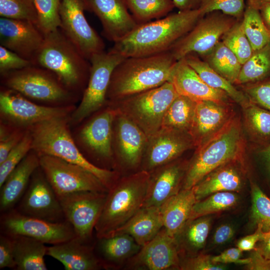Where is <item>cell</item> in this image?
Returning <instances> with one entry per match:
<instances>
[{
    "label": "cell",
    "instance_id": "1",
    "mask_svg": "<svg viewBox=\"0 0 270 270\" xmlns=\"http://www.w3.org/2000/svg\"><path fill=\"white\" fill-rule=\"evenodd\" d=\"M199 9L179 11L140 24L114 43L110 52L124 58L144 56L170 50L203 17Z\"/></svg>",
    "mask_w": 270,
    "mask_h": 270
},
{
    "label": "cell",
    "instance_id": "2",
    "mask_svg": "<svg viewBox=\"0 0 270 270\" xmlns=\"http://www.w3.org/2000/svg\"><path fill=\"white\" fill-rule=\"evenodd\" d=\"M171 52L125 58L114 69L107 102L158 87L169 82L176 62Z\"/></svg>",
    "mask_w": 270,
    "mask_h": 270
},
{
    "label": "cell",
    "instance_id": "3",
    "mask_svg": "<svg viewBox=\"0 0 270 270\" xmlns=\"http://www.w3.org/2000/svg\"><path fill=\"white\" fill-rule=\"evenodd\" d=\"M32 62L52 72L72 92L82 95L89 78L90 62L60 28L44 35Z\"/></svg>",
    "mask_w": 270,
    "mask_h": 270
},
{
    "label": "cell",
    "instance_id": "4",
    "mask_svg": "<svg viewBox=\"0 0 270 270\" xmlns=\"http://www.w3.org/2000/svg\"><path fill=\"white\" fill-rule=\"evenodd\" d=\"M69 116L46 120L30 128L32 150L38 155L56 156L84 168L109 190L119 178L118 172L97 166L84 156L70 133Z\"/></svg>",
    "mask_w": 270,
    "mask_h": 270
},
{
    "label": "cell",
    "instance_id": "5",
    "mask_svg": "<svg viewBox=\"0 0 270 270\" xmlns=\"http://www.w3.org/2000/svg\"><path fill=\"white\" fill-rule=\"evenodd\" d=\"M244 142L242 126L235 116L219 132L196 148L188 160L182 189H190L205 176L230 161L243 160Z\"/></svg>",
    "mask_w": 270,
    "mask_h": 270
},
{
    "label": "cell",
    "instance_id": "6",
    "mask_svg": "<svg viewBox=\"0 0 270 270\" xmlns=\"http://www.w3.org/2000/svg\"><path fill=\"white\" fill-rule=\"evenodd\" d=\"M149 177L150 172L140 170L119 178L108 190L95 226L96 238L110 236L143 206Z\"/></svg>",
    "mask_w": 270,
    "mask_h": 270
},
{
    "label": "cell",
    "instance_id": "7",
    "mask_svg": "<svg viewBox=\"0 0 270 270\" xmlns=\"http://www.w3.org/2000/svg\"><path fill=\"white\" fill-rule=\"evenodd\" d=\"M0 76L2 86L41 104L74 105L78 98L79 96L68 90L54 73L37 66L32 64Z\"/></svg>",
    "mask_w": 270,
    "mask_h": 270
},
{
    "label": "cell",
    "instance_id": "8",
    "mask_svg": "<svg viewBox=\"0 0 270 270\" xmlns=\"http://www.w3.org/2000/svg\"><path fill=\"white\" fill-rule=\"evenodd\" d=\"M178 94L172 84L167 82L107 104L134 122L148 138L160 128L166 112Z\"/></svg>",
    "mask_w": 270,
    "mask_h": 270
},
{
    "label": "cell",
    "instance_id": "9",
    "mask_svg": "<svg viewBox=\"0 0 270 270\" xmlns=\"http://www.w3.org/2000/svg\"><path fill=\"white\" fill-rule=\"evenodd\" d=\"M124 58L109 50L96 54L90 58L88 84L80 104L68 118L70 126L79 124L106 106V94L112 72Z\"/></svg>",
    "mask_w": 270,
    "mask_h": 270
},
{
    "label": "cell",
    "instance_id": "10",
    "mask_svg": "<svg viewBox=\"0 0 270 270\" xmlns=\"http://www.w3.org/2000/svg\"><path fill=\"white\" fill-rule=\"evenodd\" d=\"M107 106L94 113L78 128L73 138L84 156L106 166H114L112 150L113 122L116 110Z\"/></svg>",
    "mask_w": 270,
    "mask_h": 270
},
{
    "label": "cell",
    "instance_id": "11",
    "mask_svg": "<svg viewBox=\"0 0 270 270\" xmlns=\"http://www.w3.org/2000/svg\"><path fill=\"white\" fill-rule=\"evenodd\" d=\"M75 108L74 105L52 106L38 104L13 90L0 86V122L14 128L28 130L46 120L69 116Z\"/></svg>",
    "mask_w": 270,
    "mask_h": 270
},
{
    "label": "cell",
    "instance_id": "12",
    "mask_svg": "<svg viewBox=\"0 0 270 270\" xmlns=\"http://www.w3.org/2000/svg\"><path fill=\"white\" fill-rule=\"evenodd\" d=\"M38 156L40 168L58 198L81 191L108 192L101 180L84 168L56 156Z\"/></svg>",
    "mask_w": 270,
    "mask_h": 270
},
{
    "label": "cell",
    "instance_id": "13",
    "mask_svg": "<svg viewBox=\"0 0 270 270\" xmlns=\"http://www.w3.org/2000/svg\"><path fill=\"white\" fill-rule=\"evenodd\" d=\"M238 20L220 11L208 13L200 18L170 51L176 60L190 54L199 56H204L216 46Z\"/></svg>",
    "mask_w": 270,
    "mask_h": 270
},
{
    "label": "cell",
    "instance_id": "14",
    "mask_svg": "<svg viewBox=\"0 0 270 270\" xmlns=\"http://www.w3.org/2000/svg\"><path fill=\"white\" fill-rule=\"evenodd\" d=\"M0 233L12 236H27L51 245L76 237L68 221L50 222L20 214L14 209L0 214Z\"/></svg>",
    "mask_w": 270,
    "mask_h": 270
},
{
    "label": "cell",
    "instance_id": "15",
    "mask_svg": "<svg viewBox=\"0 0 270 270\" xmlns=\"http://www.w3.org/2000/svg\"><path fill=\"white\" fill-rule=\"evenodd\" d=\"M108 192L81 191L58 198L65 218L77 238L92 243L93 232Z\"/></svg>",
    "mask_w": 270,
    "mask_h": 270
},
{
    "label": "cell",
    "instance_id": "16",
    "mask_svg": "<svg viewBox=\"0 0 270 270\" xmlns=\"http://www.w3.org/2000/svg\"><path fill=\"white\" fill-rule=\"evenodd\" d=\"M14 209L20 214L50 222L66 221L57 195L40 166Z\"/></svg>",
    "mask_w": 270,
    "mask_h": 270
},
{
    "label": "cell",
    "instance_id": "17",
    "mask_svg": "<svg viewBox=\"0 0 270 270\" xmlns=\"http://www.w3.org/2000/svg\"><path fill=\"white\" fill-rule=\"evenodd\" d=\"M82 0H62L60 10V29L88 60L104 52L103 40L88 24L84 16Z\"/></svg>",
    "mask_w": 270,
    "mask_h": 270
},
{
    "label": "cell",
    "instance_id": "18",
    "mask_svg": "<svg viewBox=\"0 0 270 270\" xmlns=\"http://www.w3.org/2000/svg\"><path fill=\"white\" fill-rule=\"evenodd\" d=\"M148 140L138 126L116 110L112 134L115 166L130 170L140 169Z\"/></svg>",
    "mask_w": 270,
    "mask_h": 270
},
{
    "label": "cell",
    "instance_id": "19",
    "mask_svg": "<svg viewBox=\"0 0 270 270\" xmlns=\"http://www.w3.org/2000/svg\"><path fill=\"white\" fill-rule=\"evenodd\" d=\"M196 148L187 131L161 127L148 138L140 170L148 172L173 161L188 150Z\"/></svg>",
    "mask_w": 270,
    "mask_h": 270
},
{
    "label": "cell",
    "instance_id": "20",
    "mask_svg": "<svg viewBox=\"0 0 270 270\" xmlns=\"http://www.w3.org/2000/svg\"><path fill=\"white\" fill-rule=\"evenodd\" d=\"M180 259L174 238L163 227L150 242L130 258L126 268L138 270L180 268Z\"/></svg>",
    "mask_w": 270,
    "mask_h": 270
},
{
    "label": "cell",
    "instance_id": "21",
    "mask_svg": "<svg viewBox=\"0 0 270 270\" xmlns=\"http://www.w3.org/2000/svg\"><path fill=\"white\" fill-rule=\"evenodd\" d=\"M188 163L179 158L150 172L142 207H160L182 190Z\"/></svg>",
    "mask_w": 270,
    "mask_h": 270
},
{
    "label": "cell",
    "instance_id": "22",
    "mask_svg": "<svg viewBox=\"0 0 270 270\" xmlns=\"http://www.w3.org/2000/svg\"><path fill=\"white\" fill-rule=\"evenodd\" d=\"M44 38V34L32 22L0 18V46L26 60L32 62Z\"/></svg>",
    "mask_w": 270,
    "mask_h": 270
},
{
    "label": "cell",
    "instance_id": "23",
    "mask_svg": "<svg viewBox=\"0 0 270 270\" xmlns=\"http://www.w3.org/2000/svg\"><path fill=\"white\" fill-rule=\"evenodd\" d=\"M86 10L93 12L98 18L104 35L114 43L138 25L129 12L124 0H86Z\"/></svg>",
    "mask_w": 270,
    "mask_h": 270
},
{
    "label": "cell",
    "instance_id": "24",
    "mask_svg": "<svg viewBox=\"0 0 270 270\" xmlns=\"http://www.w3.org/2000/svg\"><path fill=\"white\" fill-rule=\"evenodd\" d=\"M234 116L230 104L196 102L189 130L196 148L219 132Z\"/></svg>",
    "mask_w": 270,
    "mask_h": 270
},
{
    "label": "cell",
    "instance_id": "25",
    "mask_svg": "<svg viewBox=\"0 0 270 270\" xmlns=\"http://www.w3.org/2000/svg\"><path fill=\"white\" fill-rule=\"evenodd\" d=\"M169 82L172 84L178 94L186 96L195 102L210 100L230 104V102L232 101L224 92L206 84L184 58L176 62Z\"/></svg>",
    "mask_w": 270,
    "mask_h": 270
},
{
    "label": "cell",
    "instance_id": "26",
    "mask_svg": "<svg viewBox=\"0 0 270 270\" xmlns=\"http://www.w3.org/2000/svg\"><path fill=\"white\" fill-rule=\"evenodd\" d=\"M46 255L60 262L66 270H98L103 268L97 256L94 244L75 237L47 247Z\"/></svg>",
    "mask_w": 270,
    "mask_h": 270
},
{
    "label": "cell",
    "instance_id": "27",
    "mask_svg": "<svg viewBox=\"0 0 270 270\" xmlns=\"http://www.w3.org/2000/svg\"><path fill=\"white\" fill-rule=\"evenodd\" d=\"M243 160L226 162L205 176L192 188L197 201L220 192H238L244 184Z\"/></svg>",
    "mask_w": 270,
    "mask_h": 270
},
{
    "label": "cell",
    "instance_id": "28",
    "mask_svg": "<svg viewBox=\"0 0 270 270\" xmlns=\"http://www.w3.org/2000/svg\"><path fill=\"white\" fill-rule=\"evenodd\" d=\"M40 166L38 154L32 150L9 174L0 187V212L14 208L26 192L31 177Z\"/></svg>",
    "mask_w": 270,
    "mask_h": 270
},
{
    "label": "cell",
    "instance_id": "29",
    "mask_svg": "<svg viewBox=\"0 0 270 270\" xmlns=\"http://www.w3.org/2000/svg\"><path fill=\"white\" fill-rule=\"evenodd\" d=\"M163 226L160 206L142 207L124 225L109 236L128 234L142 246L154 238Z\"/></svg>",
    "mask_w": 270,
    "mask_h": 270
},
{
    "label": "cell",
    "instance_id": "30",
    "mask_svg": "<svg viewBox=\"0 0 270 270\" xmlns=\"http://www.w3.org/2000/svg\"><path fill=\"white\" fill-rule=\"evenodd\" d=\"M142 246L128 234L97 238L95 252L103 268H114L136 254Z\"/></svg>",
    "mask_w": 270,
    "mask_h": 270
},
{
    "label": "cell",
    "instance_id": "31",
    "mask_svg": "<svg viewBox=\"0 0 270 270\" xmlns=\"http://www.w3.org/2000/svg\"><path fill=\"white\" fill-rule=\"evenodd\" d=\"M196 199L193 189H182L160 206L163 226L167 232L175 236L189 219Z\"/></svg>",
    "mask_w": 270,
    "mask_h": 270
},
{
    "label": "cell",
    "instance_id": "32",
    "mask_svg": "<svg viewBox=\"0 0 270 270\" xmlns=\"http://www.w3.org/2000/svg\"><path fill=\"white\" fill-rule=\"evenodd\" d=\"M184 58L206 84L214 88L224 92L234 102L242 108L251 102L242 90L238 89L234 84L214 70L196 54H190Z\"/></svg>",
    "mask_w": 270,
    "mask_h": 270
},
{
    "label": "cell",
    "instance_id": "33",
    "mask_svg": "<svg viewBox=\"0 0 270 270\" xmlns=\"http://www.w3.org/2000/svg\"><path fill=\"white\" fill-rule=\"evenodd\" d=\"M16 270H46L44 256L46 255L45 244L27 236H12Z\"/></svg>",
    "mask_w": 270,
    "mask_h": 270
},
{
    "label": "cell",
    "instance_id": "34",
    "mask_svg": "<svg viewBox=\"0 0 270 270\" xmlns=\"http://www.w3.org/2000/svg\"><path fill=\"white\" fill-rule=\"evenodd\" d=\"M210 226V218L206 216L188 220L175 236L179 254H193L204 246Z\"/></svg>",
    "mask_w": 270,
    "mask_h": 270
},
{
    "label": "cell",
    "instance_id": "35",
    "mask_svg": "<svg viewBox=\"0 0 270 270\" xmlns=\"http://www.w3.org/2000/svg\"><path fill=\"white\" fill-rule=\"evenodd\" d=\"M200 57L214 70L235 84L242 64L221 40L210 52Z\"/></svg>",
    "mask_w": 270,
    "mask_h": 270
},
{
    "label": "cell",
    "instance_id": "36",
    "mask_svg": "<svg viewBox=\"0 0 270 270\" xmlns=\"http://www.w3.org/2000/svg\"><path fill=\"white\" fill-rule=\"evenodd\" d=\"M244 125L257 146L270 144V111L251 102L242 108Z\"/></svg>",
    "mask_w": 270,
    "mask_h": 270
},
{
    "label": "cell",
    "instance_id": "37",
    "mask_svg": "<svg viewBox=\"0 0 270 270\" xmlns=\"http://www.w3.org/2000/svg\"><path fill=\"white\" fill-rule=\"evenodd\" d=\"M270 76V42L254 50L242 65L235 85L254 83Z\"/></svg>",
    "mask_w": 270,
    "mask_h": 270
},
{
    "label": "cell",
    "instance_id": "38",
    "mask_svg": "<svg viewBox=\"0 0 270 270\" xmlns=\"http://www.w3.org/2000/svg\"><path fill=\"white\" fill-rule=\"evenodd\" d=\"M196 102L178 94L166 112L162 127L172 128L189 132Z\"/></svg>",
    "mask_w": 270,
    "mask_h": 270
},
{
    "label": "cell",
    "instance_id": "39",
    "mask_svg": "<svg viewBox=\"0 0 270 270\" xmlns=\"http://www.w3.org/2000/svg\"><path fill=\"white\" fill-rule=\"evenodd\" d=\"M138 24L167 15L174 8L172 0H124Z\"/></svg>",
    "mask_w": 270,
    "mask_h": 270
},
{
    "label": "cell",
    "instance_id": "40",
    "mask_svg": "<svg viewBox=\"0 0 270 270\" xmlns=\"http://www.w3.org/2000/svg\"><path fill=\"white\" fill-rule=\"evenodd\" d=\"M242 24L244 32L254 51L270 42V30L264 22L257 8L246 4Z\"/></svg>",
    "mask_w": 270,
    "mask_h": 270
},
{
    "label": "cell",
    "instance_id": "41",
    "mask_svg": "<svg viewBox=\"0 0 270 270\" xmlns=\"http://www.w3.org/2000/svg\"><path fill=\"white\" fill-rule=\"evenodd\" d=\"M238 200V197L234 192H220L212 194L196 201L188 220L228 210L234 206Z\"/></svg>",
    "mask_w": 270,
    "mask_h": 270
},
{
    "label": "cell",
    "instance_id": "42",
    "mask_svg": "<svg viewBox=\"0 0 270 270\" xmlns=\"http://www.w3.org/2000/svg\"><path fill=\"white\" fill-rule=\"evenodd\" d=\"M252 206L250 221L255 228L262 226L264 232L270 230V197L256 182L250 181Z\"/></svg>",
    "mask_w": 270,
    "mask_h": 270
},
{
    "label": "cell",
    "instance_id": "43",
    "mask_svg": "<svg viewBox=\"0 0 270 270\" xmlns=\"http://www.w3.org/2000/svg\"><path fill=\"white\" fill-rule=\"evenodd\" d=\"M220 40L234 53L242 65L254 52L244 32L242 20H238L222 36Z\"/></svg>",
    "mask_w": 270,
    "mask_h": 270
},
{
    "label": "cell",
    "instance_id": "44",
    "mask_svg": "<svg viewBox=\"0 0 270 270\" xmlns=\"http://www.w3.org/2000/svg\"><path fill=\"white\" fill-rule=\"evenodd\" d=\"M62 0H34L37 26L44 34L60 27V10Z\"/></svg>",
    "mask_w": 270,
    "mask_h": 270
},
{
    "label": "cell",
    "instance_id": "45",
    "mask_svg": "<svg viewBox=\"0 0 270 270\" xmlns=\"http://www.w3.org/2000/svg\"><path fill=\"white\" fill-rule=\"evenodd\" d=\"M32 150V138L28 129L20 142L0 164V187L11 172Z\"/></svg>",
    "mask_w": 270,
    "mask_h": 270
},
{
    "label": "cell",
    "instance_id": "46",
    "mask_svg": "<svg viewBox=\"0 0 270 270\" xmlns=\"http://www.w3.org/2000/svg\"><path fill=\"white\" fill-rule=\"evenodd\" d=\"M0 17L23 20L37 26L34 0H0Z\"/></svg>",
    "mask_w": 270,
    "mask_h": 270
},
{
    "label": "cell",
    "instance_id": "47",
    "mask_svg": "<svg viewBox=\"0 0 270 270\" xmlns=\"http://www.w3.org/2000/svg\"><path fill=\"white\" fill-rule=\"evenodd\" d=\"M246 6L244 0H202L199 10L202 16L214 11H220L240 20Z\"/></svg>",
    "mask_w": 270,
    "mask_h": 270
},
{
    "label": "cell",
    "instance_id": "48",
    "mask_svg": "<svg viewBox=\"0 0 270 270\" xmlns=\"http://www.w3.org/2000/svg\"><path fill=\"white\" fill-rule=\"evenodd\" d=\"M240 86L251 102L270 111V76L258 82Z\"/></svg>",
    "mask_w": 270,
    "mask_h": 270
},
{
    "label": "cell",
    "instance_id": "49",
    "mask_svg": "<svg viewBox=\"0 0 270 270\" xmlns=\"http://www.w3.org/2000/svg\"><path fill=\"white\" fill-rule=\"evenodd\" d=\"M28 130L14 128L0 122V164L20 142Z\"/></svg>",
    "mask_w": 270,
    "mask_h": 270
},
{
    "label": "cell",
    "instance_id": "50",
    "mask_svg": "<svg viewBox=\"0 0 270 270\" xmlns=\"http://www.w3.org/2000/svg\"><path fill=\"white\" fill-rule=\"evenodd\" d=\"M212 256L204 254L186 257L180 260V268L182 270H222L224 264L214 262Z\"/></svg>",
    "mask_w": 270,
    "mask_h": 270
},
{
    "label": "cell",
    "instance_id": "51",
    "mask_svg": "<svg viewBox=\"0 0 270 270\" xmlns=\"http://www.w3.org/2000/svg\"><path fill=\"white\" fill-rule=\"evenodd\" d=\"M31 65H32L31 61L2 46H0V75Z\"/></svg>",
    "mask_w": 270,
    "mask_h": 270
},
{
    "label": "cell",
    "instance_id": "52",
    "mask_svg": "<svg viewBox=\"0 0 270 270\" xmlns=\"http://www.w3.org/2000/svg\"><path fill=\"white\" fill-rule=\"evenodd\" d=\"M14 254V242L12 236L0 233V269H16Z\"/></svg>",
    "mask_w": 270,
    "mask_h": 270
},
{
    "label": "cell",
    "instance_id": "53",
    "mask_svg": "<svg viewBox=\"0 0 270 270\" xmlns=\"http://www.w3.org/2000/svg\"><path fill=\"white\" fill-rule=\"evenodd\" d=\"M242 252L243 251L236 246L227 249L218 255L212 256V258L214 262L218 264H224L234 263L246 265L250 262V258L249 257L242 258Z\"/></svg>",
    "mask_w": 270,
    "mask_h": 270
},
{
    "label": "cell",
    "instance_id": "54",
    "mask_svg": "<svg viewBox=\"0 0 270 270\" xmlns=\"http://www.w3.org/2000/svg\"><path fill=\"white\" fill-rule=\"evenodd\" d=\"M268 234L264 231L262 226L258 224L254 232L238 240L236 246L242 251H251L255 248L256 244L264 239Z\"/></svg>",
    "mask_w": 270,
    "mask_h": 270
},
{
    "label": "cell",
    "instance_id": "55",
    "mask_svg": "<svg viewBox=\"0 0 270 270\" xmlns=\"http://www.w3.org/2000/svg\"><path fill=\"white\" fill-rule=\"evenodd\" d=\"M256 156L264 174L266 181L270 192V144L264 146H257Z\"/></svg>",
    "mask_w": 270,
    "mask_h": 270
},
{
    "label": "cell",
    "instance_id": "56",
    "mask_svg": "<svg viewBox=\"0 0 270 270\" xmlns=\"http://www.w3.org/2000/svg\"><path fill=\"white\" fill-rule=\"evenodd\" d=\"M250 262L244 265L248 270H270V259L264 256L256 248L251 250L249 256Z\"/></svg>",
    "mask_w": 270,
    "mask_h": 270
},
{
    "label": "cell",
    "instance_id": "57",
    "mask_svg": "<svg viewBox=\"0 0 270 270\" xmlns=\"http://www.w3.org/2000/svg\"><path fill=\"white\" fill-rule=\"evenodd\" d=\"M234 234V228L228 224H222L216 229L213 236V242L216 245H221L227 242Z\"/></svg>",
    "mask_w": 270,
    "mask_h": 270
},
{
    "label": "cell",
    "instance_id": "58",
    "mask_svg": "<svg viewBox=\"0 0 270 270\" xmlns=\"http://www.w3.org/2000/svg\"><path fill=\"white\" fill-rule=\"evenodd\" d=\"M257 8L260 12L262 20L266 26L270 30V2H260L256 4H249Z\"/></svg>",
    "mask_w": 270,
    "mask_h": 270
},
{
    "label": "cell",
    "instance_id": "59",
    "mask_svg": "<svg viewBox=\"0 0 270 270\" xmlns=\"http://www.w3.org/2000/svg\"><path fill=\"white\" fill-rule=\"evenodd\" d=\"M179 11L192 10L199 9L202 0H172Z\"/></svg>",
    "mask_w": 270,
    "mask_h": 270
},
{
    "label": "cell",
    "instance_id": "60",
    "mask_svg": "<svg viewBox=\"0 0 270 270\" xmlns=\"http://www.w3.org/2000/svg\"><path fill=\"white\" fill-rule=\"evenodd\" d=\"M255 248L266 258L270 259V230L266 238L256 244Z\"/></svg>",
    "mask_w": 270,
    "mask_h": 270
},
{
    "label": "cell",
    "instance_id": "61",
    "mask_svg": "<svg viewBox=\"0 0 270 270\" xmlns=\"http://www.w3.org/2000/svg\"><path fill=\"white\" fill-rule=\"evenodd\" d=\"M270 2V0H248L247 2L249 4H256L260 2Z\"/></svg>",
    "mask_w": 270,
    "mask_h": 270
},
{
    "label": "cell",
    "instance_id": "62",
    "mask_svg": "<svg viewBox=\"0 0 270 270\" xmlns=\"http://www.w3.org/2000/svg\"><path fill=\"white\" fill-rule=\"evenodd\" d=\"M82 0L84 2V4H85V6H86V0Z\"/></svg>",
    "mask_w": 270,
    "mask_h": 270
}]
</instances>
